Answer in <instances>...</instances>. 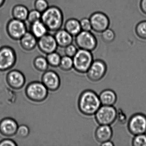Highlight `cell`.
Returning a JSON list of instances; mask_svg holds the SVG:
<instances>
[{
	"label": "cell",
	"mask_w": 146,
	"mask_h": 146,
	"mask_svg": "<svg viewBox=\"0 0 146 146\" xmlns=\"http://www.w3.org/2000/svg\"><path fill=\"white\" fill-rule=\"evenodd\" d=\"M128 129L134 135L146 133V116L142 113L132 115L129 119Z\"/></svg>",
	"instance_id": "cell-7"
},
{
	"label": "cell",
	"mask_w": 146,
	"mask_h": 146,
	"mask_svg": "<svg viewBox=\"0 0 146 146\" xmlns=\"http://www.w3.org/2000/svg\"><path fill=\"white\" fill-rule=\"evenodd\" d=\"M7 81L11 88L18 90L24 86L25 78L22 72L17 70H13L7 74Z\"/></svg>",
	"instance_id": "cell-14"
},
{
	"label": "cell",
	"mask_w": 146,
	"mask_h": 146,
	"mask_svg": "<svg viewBox=\"0 0 146 146\" xmlns=\"http://www.w3.org/2000/svg\"><path fill=\"white\" fill-rule=\"evenodd\" d=\"M96 139L101 143L110 141L112 137L113 130L110 125H100L95 133Z\"/></svg>",
	"instance_id": "cell-16"
},
{
	"label": "cell",
	"mask_w": 146,
	"mask_h": 146,
	"mask_svg": "<svg viewBox=\"0 0 146 146\" xmlns=\"http://www.w3.org/2000/svg\"><path fill=\"white\" fill-rule=\"evenodd\" d=\"M42 13L35 9L30 11L27 20L31 24L36 21L41 20Z\"/></svg>",
	"instance_id": "cell-28"
},
{
	"label": "cell",
	"mask_w": 146,
	"mask_h": 146,
	"mask_svg": "<svg viewBox=\"0 0 146 146\" xmlns=\"http://www.w3.org/2000/svg\"><path fill=\"white\" fill-rule=\"evenodd\" d=\"M34 64L36 69L40 72L47 71L49 65L46 58L43 56H38L36 58Z\"/></svg>",
	"instance_id": "cell-23"
},
{
	"label": "cell",
	"mask_w": 146,
	"mask_h": 146,
	"mask_svg": "<svg viewBox=\"0 0 146 146\" xmlns=\"http://www.w3.org/2000/svg\"><path fill=\"white\" fill-rule=\"evenodd\" d=\"M140 7L143 13L146 15V0H141Z\"/></svg>",
	"instance_id": "cell-36"
},
{
	"label": "cell",
	"mask_w": 146,
	"mask_h": 146,
	"mask_svg": "<svg viewBox=\"0 0 146 146\" xmlns=\"http://www.w3.org/2000/svg\"><path fill=\"white\" fill-rule=\"evenodd\" d=\"M75 37V42L80 49L91 52L97 47V39L90 31H82Z\"/></svg>",
	"instance_id": "cell-6"
},
{
	"label": "cell",
	"mask_w": 146,
	"mask_h": 146,
	"mask_svg": "<svg viewBox=\"0 0 146 146\" xmlns=\"http://www.w3.org/2000/svg\"><path fill=\"white\" fill-rule=\"evenodd\" d=\"M72 59L73 68L78 72L82 73H86L94 61L93 54L90 51L80 48Z\"/></svg>",
	"instance_id": "cell-3"
},
{
	"label": "cell",
	"mask_w": 146,
	"mask_h": 146,
	"mask_svg": "<svg viewBox=\"0 0 146 146\" xmlns=\"http://www.w3.org/2000/svg\"><path fill=\"white\" fill-rule=\"evenodd\" d=\"M132 145L134 146H146V134L135 135L132 140Z\"/></svg>",
	"instance_id": "cell-29"
},
{
	"label": "cell",
	"mask_w": 146,
	"mask_h": 146,
	"mask_svg": "<svg viewBox=\"0 0 146 146\" xmlns=\"http://www.w3.org/2000/svg\"><path fill=\"white\" fill-rule=\"evenodd\" d=\"M135 33L139 38L146 40V21H141L137 25Z\"/></svg>",
	"instance_id": "cell-26"
},
{
	"label": "cell",
	"mask_w": 146,
	"mask_h": 146,
	"mask_svg": "<svg viewBox=\"0 0 146 146\" xmlns=\"http://www.w3.org/2000/svg\"><path fill=\"white\" fill-rule=\"evenodd\" d=\"M64 48V52L66 55H67V56L71 57V58H73L74 57V55H75L78 51L76 47L72 43L68 45Z\"/></svg>",
	"instance_id": "cell-33"
},
{
	"label": "cell",
	"mask_w": 146,
	"mask_h": 146,
	"mask_svg": "<svg viewBox=\"0 0 146 146\" xmlns=\"http://www.w3.org/2000/svg\"><path fill=\"white\" fill-rule=\"evenodd\" d=\"M5 0H0V7L3 5V4L5 3Z\"/></svg>",
	"instance_id": "cell-38"
},
{
	"label": "cell",
	"mask_w": 146,
	"mask_h": 146,
	"mask_svg": "<svg viewBox=\"0 0 146 146\" xmlns=\"http://www.w3.org/2000/svg\"><path fill=\"white\" fill-rule=\"evenodd\" d=\"M80 25L82 31H90L92 30L91 23L89 19L84 18L80 21Z\"/></svg>",
	"instance_id": "cell-32"
},
{
	"label": "cell",
	"mask_w": 146,
	"mask_h": 146,
	"mask_svg": "<svg viewBox=\"0 0 146 146\" xmlns=\"http://www.w3.org/2000/svg\"><path fill=\"white\" fill-rule=\"evenodd\" d=\"M101 106L99 96L93 90H85L80 95L78 108L83 114L87 116L94 115Z\"/></svg>",
	"instance_id": "cell-1"
},
{
	"label": "cell",
	"mask_w": 146,
	"mask_h": 146,
	"mask_svg": "<svg viewBox=\"0 0 146 146\" xmlns=\"http://www.w3.org/2000/svg\"><path fill=\"white\" fill-rule=\"evenodd\" d=\"M60 68L64 71H69L73 67V59L71 57L65 55L61 57Z\"/></svg>",
	"instance_id": "cell-25"
},
{
	"label": "cell",
	"mask_w": 146,
	"mask_h": 146,
	"mask_svg": "<svg viewBox=\"0 0 146 146\" xmlns=\"http://www.w3.org/2000/svg\"><path fill=\"white\" fill-rule=\"evenodd\" d=\"M18 125L16 120L11 118H5L0 121V133L6 136L16 135Z\"/></svg>",
	"instance_id": "cell-15"
},
{
	"label": "cell",
	"mask_w": 146,
	"mask_h": 146,
	"mask_svg": "<svg viewBox=\"0 0 146 146\" xmlns=\"http://www.w3.org/2000/svg\"><path fill=\"white\" fill-rule=\"evenodd\" d=\"M102 105L113 106L117 100V96L113 90L106 89L102 91L99 96Z\"/></svg>",
	"instance_id": "cell-19"
},
{
	"label": "cell",
	"mask_w": 146,
	"mask_h": 146,
	"mask_svg": "<svg viewBox=\"0 0 146 146\" xmlns=\"http://www.w3.org/2000/svg\"><path fill=\"white\" fill-rule=\"evenodd\" d=\"M37 45L42 52L47 54L55 52L58 46L54 36L48 33L38 39Z\"/></svg>",
	"instance_id": "cell-12"
},
{
	"label": "cell",
	"mask_w": 146,
	"mask_h": 146,
	"mask_svg": "<svg viewBox=\"0 0 146 146\" xmlns=\"http://www.w3.org/2000/svg\"><path fill=\"white\" fill-rule=\"evenodd\" d=\"M101 145L102 146H113L114 145L113 143L110 140V141H107L102 143H101Z\"/></svg>",
	"instance_id": "cell-37"
},
{
	"label": "cell",
	"mask_w": 146,
	"mask_h": 146,
	"mask_svg": "<svg viewBox=\"0 0 146 146\" xmlns=\"http://www.w3.org/2000/svg\"><path fill=\"white\" fill-rule=\"evenodd\" d=\"M19 40L22 48L26 51H30L36 47L38 39L30 31H27Z\"/></svg>",
	"instance_id": "cell-18"
},
{
	"label": "cell",
	"mask_w": 146,
	"mask_h": 146,
	"mask_svg": "<svg viewBox=\"0 0 146 146\" xmlns=\"http://www.w3.org/2000/svg\"><path fill=\"white\" fill-rule=\"evenodd\" d=\"M29 11L28 8L23 5H19L15 6L13 8L12 15L13 18L21 21L27 20Z\"/></svg>",
	"instance_id": "cell-22"
},
{
	"label": "cell",
	"mask_w": 146,
	"mask_h": 146,
	"mask_svg": "<svg viewBox=\"0 0 146 146\" xmlns=\"http://www.w3.org/2000/svg\"><path fill=\"white\" fill-rule=\"evenodd\" d=\"M107 70V66L103 60H94L87 71V76L93 82L100 81L105 76Z\"/></svg>",
	"instance_id": "cell-10"
},
{
	"label": "cell",
	"mask_w": 146,
	"mask_h": 146,
	"mask_svg": "<svg viewBox=\"0 0 146 146\" xmlns=\"http://www.w3.org/2000/svg\"><path fill=\"white\" fill-rule=\"evenodd\" d=\"M48 31L47 28L41 20L31 24L30 32L37 39L47 34Z\"/></svg>",
	"instance_id": "cell-20"
},
{
	"label": "cell",
	"mask_w": 146,
	"mask_h": 146,
	"mask_svg": "<svg viewBox=\"0 0 146 146\" xmlns=\"http://www.w3.org/2000/svg\"><path fill=\"white\" fill-rule=\"evenodd\" d=\"M54 36L58 46L61 48H65L73 42V36L65 29L57 31Z\"/></svg>",
	"instance_id": "cell-17"
},
{
	"label": "cell",
	"mask_w": 146,
	"mask_h": 146,
	"mask_svg": "<svg viewBox=\"0 0 146 146\" xmlns=\"http://www.w3.org/2000/svg\"><path fill=\"white\" fill-rule=\"evenodd\" d=\"M117 119L121 124L125 123H126L127 117L126 114L121 109L117 110Z\"/></svg>",
	"instance_id": "cell-34"
},
{
	"label": "cell",
	"mask_w": 146,
	"mask_h": 146,
	"mask_svg": "<svg viewBox=\"0 0 146 146\" xmlns=\"http://www.w3.org/2000/svg\"><path fill=\"white\" fill-rule=\"evenodd\" d=\"M46 58L48 64L53 67H56L59 66L61 57L60 54L55 51L48 54Z\"/></svg>",
	"instance_id": "cell-24"
},
{
	"label": "cell",
	"mask_w": 146,
	"mask_h": 146,
	"mask_svg": "<svg viewBox=\"0 0 146 146\" xmlns=\"http://www.w3.org/2000/svg\"><path fill=\"white\" fill-rule=\"evenodd\" d=\"M117 110L113 106L102 105L94 114L99 125H110L117 119Z\"/></svg>",
	"instance_id": "cell-5"
},
{
	"label": "cell",
	"mask_w": 146,
	"mask_h": 146,
	"mask_svg": "<svg viewBox=\"0 0 146 146\" xmlns=\"http://www.w3.org/2000/svg\"><path fill=\"white\" fill-rule=\"evenodd\" d=\"M89 19L92 30L97 33H102L108 29L110 25V20L108 17L101 12L94 13L90 16Z\"/></svg>",
	"instance_id": "cell-11"
},
{
	"label": "cell",
	"mask_w": 146,
	"mask_h": 146,
	"mask_svg": "<svg viewBox=\"0 0 146 146\" xmlns=\"http://www.w3.org/2000/svg\"><path fill=\"white\" fill-rule=\"evenodd\" d=\"M64 19V15L61 9L55 6H52L42 13L41 20L48 31L56 32L61 29Z\"/></svg>",
	"instance_id": "cell-2"
},
{
	"label": "cell",
	"mask_w": 146,
	"mask_h": 146,
	"mask_svg": "<svg viewBox=\"0 0 146 146\" xmlns=\"http://www.w3.org/2000/svg\"><path fill=\"white\" fill-rule=\"evenodd\" d=\"M17 60L16 52L12 48L4 46L0 48V71L10 70L15 65Z\"/></svg>",
	"instance_id": "cell-8"
},
{
	"label": "cell",
	"mask_w": 146,
	"mask_h": 146,
	"mask_svg": "<svg viewBox=\"0 0 146 146\" xmlns=\"http://www.w3.org/2000/svg\"><path fill=\"white\" fill-rule=\"evenodd\" d=\"M101 33L102 40L106 43H111L115 40V33L111 29L108 28Z\"/></svg>",
	"instance_id": "cell-27"
},
{
	"label": "cell",
	"mask_w": 146,
	"mask_h": 146,
	"mask_svg": "<svg viewBox=\"0 0 146 146\" xmlns=\"http://www.w3.org/2000/svg\"><path fill=\"white\" fill-rule=\"evenodd\" d=\"M29 99L36 102L43 101L48 95V89L42 82H35L30 83L25 90Z\"/></svg>",
	"instance_id": "cell-4"
},
{
	"label": "cell",
	"mask_w": 146,
	"mask_h": 146,
	"mask_svg": "<svg viewBox=\"0 0 146 146\" xmlns=\"http://www.w3.org/2000/svg\"><path fill=\"white\" fill-rule=\"evenodd\" d=\"M7 31L11 39L19 40L27 32V26L24 21L13 18L7 23Z\"/></svg>",
	"instance_id": "cell-9"
},
{
	"label": "cell",
	"mask_w": 146,
	"mask_h": 146,
	"mask_svg": "<svg viewBox=\"0 0 146 146\" xmlns=\"http://www.w3.org/2000/svg\"><path fill=\"white\" fill-rule=\"evenodd\" d=\"M35 7L36 10L42 13L49 7V6L47 0H36Z\"/></svg>",
	"instance_id": "cell-30"
},
{
	"label": "cell",
	"mask_w": 146,
	"mask_h": 146,
	"mask_svg": "<svg viewBox=\"0 0 146 146\" xmlns=\"http://www.w3.org/2000/svg\"><path fill=\"white\" fill-rule=\"evenodd\" d=\"M64 29L73 36L77 35L82 31L80 21L75 18L68 19L65 23Z\"/></svg>",
	"instance_id": "cell-21"
},
{
	"label": "cell",
	"mask_w": 146,
	"mask_h": 146,
	"mask_svg": "<svg viewBox=\"0 0 146 146\" xmlns=\"http://www.w3.org/2000/svg\"><path fill=\"white\" fill-rule=\"evenodd\" d=\"M42 83L48 90L55 91L60 85V79L58 75L52 70L46 71L42 75Z\"/></svg>",
	"instance_id": "cell-13"
},
{
	"label": "cell",
	"mask_w": 146,
	"mask_h": 146,
	"mask_svg": "<svg viewBox=\"0 0 146 146\" xmlns=\"http://www.w3.org/2000/svg\"><path fill=\"white\" fill-rule=\"evenodd\" d=\"M30 133V129L29 127L25 125L18 126L16 135L18 137L21 138L27 137Z\"/></svg>",
	"instance_id": "cell-31"
},
{
	"label": "cell",
	"mask_w": 146,
	"mask_h": 146,
	"mask_svg": "<svg viewBox=\"0 0 146 146\" xmlns=\"http://www.w3.org/2000/svg\"><path fill=\"white\" fill-rule=\"evenodd\" d=\"M17 144L13 140L5 139L0 141V146H17Z\"/></svg>",
	"instance_id": "cell-35"
}]
</instances>
